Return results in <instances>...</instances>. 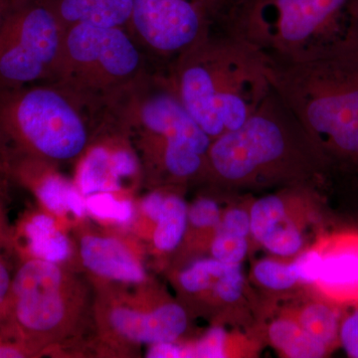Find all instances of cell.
Wrapping results in <instances>:
<instances>
[{"label":"cell","mask_w":358,"mask_h":358,"mask_svg":"<svg viewBox=\"0 0 358 358\" xmlns=\"http://www.w3.org/2000/svg\"><path fill=\"white\" fill-rule=\"evenodd\" d=\"M243 285L241 264H229L225 273L213 285V289L221 300L233 303L241 298Z\"/></svg>","instance_id":"28"},{"label":"cell","mask_w":358,"mask_h":358,"mask_svg":"<svg viewBox=\"0 0 358 358\" xmlns=\"http://www.w3.org/2000/svg\"><path fill=\"white\" fill-rule=\"evenodd\" d=\"M11 238L9 233L8 224L6 214L4 201L0 204V326L6 317L7 303L14 273L11 270L8 260L9 249H10Z\"/></svg>","instance_id":"24"},{"label":"cell","mask_w":358,"mask_h":358,"mask_svg":"<svg viewBox=\"0 0 358 358\" xmlns=\"http://www.w3.org/2000/svg\"><path fill=\"white\" fill-rule=\"evenodd\" d=\"M228 233L247 237L250 234V215L243 209L234 208L226 212L215 228V234Z\"/></svg>","instance_id":"31"},{"label":"cell","mask_w":358,"mask_h":358,"mask_svg":"<svg viewBox=\"0 0 358 358\" xmlns=\"http://www.w3.org/2000/svg\"><path fill=\"white\" fill-rule=\"evenodd\" d=\"M187 215L190 224L199 229H215L222 218L218 204L209 199H200L194 202L188 209Z\"/></svg>","instance_id":"29"},{"label":"cell","mask_w":358,"mask_h":358,"mask_svg":"<svg viewBox=\"0 0 358 358\" xmlns=\"http://www.w3.org/2000/svg\"><path fill=\"white\" fill-rule=\"evenodd\" d=\"M6 199V192H0V204Z\"/></svg>","instance_id":"38"},{"label":"cell","mask_w":358,"mask_h":358,"mask_svg":"<svg viewBox=\"0 0 358 358\" xmlns=\"http://www.w3.org/2000/svg\"><path fill=\"white\" fill-rule=\"evenodd\" d=\"M65 28L38 0L0 3V88L50 80Z\"/></svg>","instance_id":"8"},{"label":"cell","mask_w":358,"mask_h":358,"mask_svg":"<svg viewBox=\"0 0 358 358\" xmlns=\"http://www.w3.org/2000/svg\"><path fill=\"white\" fill-rule=\"evenodd\" d=\"M254 277L265 288L274 291L291 289L298 282L292 263L265 259L254 267Z\"/></svg>","instance_id":"23"},{"label":"cell","mask_w":358,"mask_h":358,"mask_svg":"<svg viewBox=\"0 0 358 358\" xmlns=\"http://www.w3.org/2000/svg\"><path fill=\"white\" fill-rule=\"evenodd\" d=\"M262 244L275 255L289 257L300 251L303 240L296 226L284 221L263 240Z\"/></svg>","instance_id":"25"},{"label":"cell","mask_w":358,"mask_h":358,"mask_svg":"<svg viewBox=\"0 0 358 358\" xmlns=\"http://www.w3.org/2000/svg\"><path fill=\"white\" fill-rule=\"evenodd\" d=\"M166 196L160 192H152L141 201V211L152 222L157 223L164 210Z\"/></svg>","instance_id":"34"},{"label":"cell","mask_w":358,"mask_h":358,"mask_svg":"<svg viewBox=\"0 0 358 358\" xmlns=\"http://www.w3.org/2000/svg\"><path fill=\"white\" fill-rule=\"evenodd\" d=\"M26 236L32 257L60 264L69 260L72 244L69 238L59 229L55 218L50 214L33 216L25 226Z\"/></svg>","instance_id":"15"},{"label":"cell","mask_w":358,"mask_h":358,"mask_svg":"<svg viewBox=\"0 0 358 358\" xmlns=\"http://www.w3.org/2000/svg\"><path fill=\"white\" fill-rule=\"evenodd\" d=\"M148 357L152 358H179L186 357V346L174 343H160L150 345Z\"/></svg>","instance_id":"33"},{"label":"cell","mask_w":358,"mask_h":358,"mask_svg":"<svg viewBox=\"0 0 358 358\" xmlns=\"http://www.w3.org/2000/svg\"><path fill=\"white\" fill-rule=\"evenodd\" d=\"M286 206L279 196L270 195L257 200L250 210V234L257 241L263 240L286 219Z\"/></svg>","instance_id":"20"},{"label":"cell","mask_w":358,"mask_h":358,"mask_svg":"<svg viewBox=\"0 0 358 358\" xmlns=\"http://www.w3.org/2000/svg\"><path fill=\"white\" fill-rule=\"evenodd\" d=\"M214 6L217 8L221 23L225 22L226 20L239 8L243 0H212Z\"/></svg>","instance_id":"36"},{"label":"cell","mask_w":358,"mask_h":358,"mask_svg":"<svg viewBox=\"0 0 358 358\" xmlns=\"http://www.w3.org/2000/svg\"><path fill=\"white\" fill-rule=\"evenodd\" d=\"M80 257L90 273L106 281L136 285L147 280L140 261L117 238L85 235L80 241Z\"/></svg>","instance_id":"12"},{"label":"cell","mask_w":358,"mask_h":358,"mask_svg":"<svg viewBox=\"0 0 358 358\" xmlns=\"http://www.w3.org/2000/svg\"><path fill=\"white\" fill-rule=\"evenodd\" d=\"M106 320L115 336L140 345L174 343L187 327L185 310L174 303L152 310H140L127 303H115L107 310Z\"/></svg>","instance_id":"10"},{"label":"cell","mask_w":358,"mask_h":358,"mask_svg":"<svg viewBox=\"0 0 358 358\" xmlns=\"http://www.w3.org/2000/svg\"><path fill=\"white\" fill-rule=\"evenodd\" d=\"M226 331L220 327H212L206 334L193 345L186 346L187 357H226Z\"/></svg>","instance_id":"27"},{"label":"cell","mask_w":358,"mask_h":358,"mask_svg":"<svg viewBox=\"0 0 358 358\" xmlns=\"http://www.w3.org/2000/svg\"><path fill=\"white\" fill-rule=\"evenodd\" d=\"M229 264L215 258L201 259L185 268L179 275V284L188 293H200L210 289L212 280L218 279L225 273Z\"/></svg>","instance_id":"22"},{"label":"cell","mask_w":358,"mask_h":358,"mask_svg":"<svg viewBox=\"0 0 358 358\" xmlns=\"http://www.w3.org/2000/svg\"><path fill=\"white\" fill-rule=\"evenodd\" d=\"M250 1H252V0H243V2H242V4H241V6H240V7L245 6V4L248 3V2H250ZM240 7H239V8H240ZM239 8H238V9H239ZM235 11H236V10H235ZM235 11H234V13H235Z\"/></svg>","instance_id":"39"},{"label":"cell","mask_w":358,"mask_h":358,"mask_svg":"<svg viewBox=\"0 0 358 358\" xmlns=\"http://www.w3.org/2000/svg\"><path fill=\"white\" fill-rule=\"evenodd\" d=\"M306 333L331 348L338 339L341 320L336 308L324 303H315L301 310L298 320Z\"/></svg>","instance_id":"19"},{"label":"cell","mask_w":358,"mask_h":358,"mask_svg":"<svg viewBox=\"0 0 358 358\" xmlns=\"http://www.w3.org/2000/svg\"><path fill=\"white\" fill-rule=\"evenodd\" d=\"M271 343L287 357L319 358L329 352L326 345L306 333L298 322L280 319L271 324L268 329Z\"/></svg>","instance_id":"17"},{"label":"cell","mask_w":358,"mask_h":358,"mask_svg":"<svg viewBox=\"0 0 358 358\" xmlns=\"http://www.w3.org/2000/svg\"><path fill=\"white\" fill-rule=\"evenodd\" d=\"M219 25L212 0H133L127 30L157 69L166 73Z\"/></svg>","instance_id":"9"},{"label":"cell","mask_w":358,"mask_h":358,"mask_svg":"<svg viewBox=\"0 0 358 358\" xmlns=\"http://www.w3.org/2000/svg\"><path fill=\"white\" fill-rule=\"evenodd\" d=\"M63 27L80 24L128 27L133 0H38Z\"/></svg>","instance_id":"13"},{"label":"cell","mask_w":358,"mask_h":358,"mask_svg":"<svg viewBox=\"0 0 358 358\" xmlns=\"http://www.w3.org/2000/svg\"><path fill=\"white\" fill-rule=\"evenodd\" d=\"M13 179L6 152L0 145V192H6L8 181Z\"/></svg>","instance_id":"37"},{"label":"cell","mask_w":358,"mask_h":358,"mask_svg":"<svg viewBox=\"0 0 358 358\" xmlns=\"http://www.w3.org/2000/svg\"><path fill=\"white\" fill-rule=\"evenodd\" d=\"M308 141L305 129L272 89L240 128L212 141L208 167L230 182L289 173L305 164Z\"/></svg>","instance_id":"6"},{"label":"cell","mask_w":358,"mask_h":358,"mask_svg":"<svg viewBox=\"0 0 358 358\" xmlns=\"http://www.w3.org/2000/svg\"><path fill=\"white\" fill-rule=\"evenodd\" d=\"M11 176L31 188L39 201L54 215L72 214L83 218L88 210L86 197L76 185L55 171V166L34 159H15L9 162Z\"/></svg>","instance_id":"11"},{"label":"cell","mask_w":358,"mask_h":358,"mask_svg":"<svg viewBox=\"0 0 358 358\" xmlns=\"http://www.w3.org/2000/svg\"><path fill=\"white\" fill-rule=\"evenodd\" d=\"M213 258L224 264H240L248 253L247 237L219 233L211 244Z\"/></svg>","instance_id":"26"},{"label":"cell","mask_w":358,"mask_h":358,"mask_svg":"<svg viewBox=\"0 0 358 358\" xmlns=\"http://www.w3.org/2000/svg\"><path fill=\"white\" fill-rule=\"evenodd\" d=\"M166 76L212 141L240 128L273 89L267 58L221 26L181 54Z\"/></svg>","instance_id":"1"},{"label":"cell","mask_w":358,"mask_h":358,"mask_svg":"<svg viewBox=\"0 0 358 358\" xmlns=\"http://www.w3.org/2000/svg\"><path fill=\"white\" fill-rule=\"evenodd\" d=\"M76 186L85 197L100 192H119L122 185L113 167L112 152L93 143L80 164Z\"/></svg>","instance_id":"16"},{"label":"cell","mask_w":358,"mask_h":358,"mask_svg":"<svg viewBox=\"0 0 358 358\" xmlns=\"http://www.w3.org/2000/svg\"><path fill=\"white\" fill-rule=\"evenodd\" d=\"M188 209L185 202L176 195L164 199V210L155 223L152 241L160 252H171L178 248L185 236L188 222Z\"/></svg>","instance_id":"18"},{"label":"cell","mask_w":358,"mask_h":358,"mask_svg":"<svg viewBox=\"0 0 358 358\" xmlns=\"http://www.w3.org/2000/svg\"><path fill=\"white\" fill-rule=\"evenodd\" d=\"M350 66L336 50L271 66V83L312 143L358 157V78Z\"/></svg>","instance_id":"4"},{"label":"cell","mask_w":358,"mask_h":358,"mask_svg":"<svg viewBox=\"0 0 358 358\" xmlns=\"http://www.w3.org/2000/svg\"><path fill=\"white\" fill-rule=\"evenodd\" d=\"M33 355L24 345L8 338L0 331V358L31 357Z\"/></svg>","instance_id":"35"},{"label":"cell","mask_w":358,"mask_h":358,"mask_svg":"<svg viewBox=\"0 0 358 358\" xmlns=\"http://www.w3.org/2000/svg\"><path fill=\"white\" fill-rule=\"evenodd\" d=\"M320 289L329 296H346L358 291V247L341 245L322 252Z\"/></svg>","instance_id":"14"},{"label":"cell","mask_w":358,"mask_h":358,"mask_svg":"<svg viewBox=\"0 0 358 358\" xmlns=\"http://www.w3.org/2000/svg\"><path fill=\"white\" fill-rule=\"evenodd\" d=\"M88 213L101 220L128 224L134 218L133 202L128 199H119L112 192H100L86 197Z\"/></svg>","instance_id":"21"},{"label":"cell","mask_w":358,"mask_h":358,"mask_svg":"<svg viewBox=\"0 0 358 358\" xmlns=\"http://www.w3.org/2000/svg\"><path fill=\"white\" fill-rule=\"evenodd\" d=\"M322 252L319 249L308 250L292 262L298 282L317 284L322 268Z\"/></svg>","instance_id":"30"},{"label":"cell","mask_w":358,"mask_h":358,"mask_svg":"<svg viewBox=\"0 0 358 358\" xmlns=\"http://www.w3.org/2000/svg\"><path fill=\"white\" fill-rule=\"evenodd\" d=\"M160 72L126 28H66L51 82L115 126L136 90Z\"/></svg>","instance_id":"2"},{"label":"cell","mask_w":358,"mask_h":358,"mask_svg":"<svg viewBox=\"0 0 358 358\" xmlns=\"http://www.w3.org/2000/svg\"><path fill=\"white\" fill-rule=\"evenodd\" d=\"M338 339L348 357L358 358V308L341 322Z\"/></svg>","instance_id":"32"},{"label":"cell","mask_w":358,"mask_h":358,"mask_svg":"<svg viewBox=\"0 0 358 358\" xmlns=\"http://www.w3.org/2000/svg\"><path fill=\"white\" fill-rule=\"evenodd\" d=\"M58 265L32 257L14 272L0 331L33 357L71 322V282Z\"/></svg>","instance_id":"7"},{"label":"cell","mask_w":358,"mask_h":358,"mask_svg":"<svg viewBox=\"0 0 358 358\" xmlns=\"http://www.w3.org/2000/svg\"><path fill=\"white\" fill-rule=\"evenodd\" d=\"M109 129L72 94L51 82L0 88V145L8 162H73Z\"/></svg>","instance_id":"3"},{"label":"cell","mask_w":358,"mask_h":358,"mask_svg":"<svg viewBox=\"0 0 358 358\" xmlns=\"http://www.w3.org/2000/svg\"><path fill=\"white\" fill-rule=\"evenodd\" d=\"M350 0H252L224 22L272 66L293 64L338 50L331 42Z\"/></svg>","instance_id":"5"}]
</instances>
